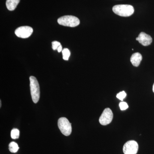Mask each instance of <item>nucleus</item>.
Listing matches in <instances>:
<instances>
[{
	"mask_svg": "<svg viewBox=\"0 0 154 154\" xmlns=\"http://www.w3.org/2000/svg\"><path fill=\"white\" fill-rule=\"evenodd\" d=\"M136 39L143 46L150 45L152 41V38L151 36L143 32L140 33L138 36L137 37Z\"/></svg>",
	"mask_w": 154,
	"mask_h": 154,
	"instance_id": "nucleus-8",
	"label": "nucleus"
},
{
	"mask_svg": "<svg viewBox=\"0 0 154 154\" xmlns=\"http://www.w3.org/2000/svg\"><path fill=\"white\" fill-rule=\"evenodd\" d=\"M58 126L61 132L65 136H68L71 134V123L66 117H61L58 119Z\"/></svg>",
	"mask_w": 154,
	"mask_h": 154,
	"instance_id": "nucleus-4",
	"label": "nucleus"
},
{
	"mask_svg": "<svg viewBox=\"0 0 154 154\" xmlns=\"http://www.w3.org/2000/svg\"><path fill=\"white\" fill-rule=\"evenodd\" d=\"M30 90L32 100L34 103H37L40 98V88L38 81L35 77H30Z\"/></svg>",
	"mask_w": 154,
	"mask_h": 154,
	"instance_id": "nucleus-2",
	"label": "nucleus"
},
{
	"mask_svg": "<svg viewBox=\"0 0 154 154\" xmlns=\"http://www.w3.org/2000/svg\"><path fill=\"white\" fill-rule=\"evenodd\" d=\"M61 45L60 42L57 41H54L52 42V48L54 50L57 49Z\"/></svg>",
	"mask_w": 154,
	"mask_h": 154,
	"instance_id": "nucleus-16",
	"label": "nucleus"
},
{
	"mask_svg": "<svg viewBox=\"0 0 154 154\" xmlns=\"http://www.w3.org/2000/svg\"><path fill=\"white\" fill-rule=\"evenodd\" d=\"M63 58L64 60H68L70 56V52L68 48H64L62 51Z\"/></svg>",
	"mask_w": 154,
	"mask_h": 154,
	"instance_id": "nucleus-12",
	"label": "nucleus"
},
{
	"mask_svg": "<svg viewBox=\"0 0 154 154\" xmlns=\"http://www.w3.org/2000/svg\"><path fill=\"white\" fill-rule=\"evenodd\" d=\"M59 25L69 27H75L79 25L80 20L77 17L72 16H65L57 20Z\"/></svg>",
	"mask_w": 154,
	"mask_h": 154,
	"instance_id": "nucleus-3",
	"label": "nucleus"
},
{
	"mask_svg": "<svg viewBox=\"0 0 154 154\" xmlns=\"http://www.w3.org/2000/svg\"><path fill=\"white\" fill-rule=\"evenodd\" d=\"M33 32V28L27 26L19 27L15 31V34L18 37L24 38L30 37Z\"/></svg>",
	"mask_w": 154,
	"mask_h": 154,
	"instance_id": "nucleus-7",
	"label": "nucleus"
},
{
	"mask_svg": "<svg viewBox=\"0 0 154 154\" xmlns=\"http://www.w3.org/2000/svg\"><path fill=\"white\" fill-rule=\"evenodd\" d=\"M9 149L10 151L12 153H16L18 151L19 147L17 143L12 142L9 145Z\"/></svg>",
	"mask_w": 154,
	"mask_h": 154,
	"instance_id": "nucleus-11",
	"label": "nucleus"
},
{
	"mask_svg": "<svg viewBox=\"0 0 154 154\" xmlns=\"http://www.w3.org/2000/svg\"><path fill=\"white\" fill-rule=\"evenodd\" d=\"M57 51L59 53L61 51H62V45H61L57 48Z\"/></svg>",
	"mask_w": 154,
	"mask_h": 154,
	"instance_id": "nucleus-17",
	"label": "nucleus"
},
{
	"mask_svg": "<svg viewBox=\"0 0 154 154\" xmlns=\"http://www.w3.org/2000/svg\"><path fill=\"white\" fill-rule=\"evenodd\" d=\"M126 96V94L124 91H122V92H119V94L116 95V97L119 100L121 101H123V99L125 98Z\"/></svg>",
	"mask_w": 154,
	"mask_h": 154,
	"instance_id": "nucleus-14",
	"label": "nucleus"
},
{
	"mask_svg": "<svg viewBox=\"0 0 154 154\" xmlns=\"http://www.w3.org/2000/svg\"><path fill=\"white\" fill-rule=\"evenodd\" d=\"M19 136V131L17 128H14L11 131V137L13 139H18Z\"/></svg>",
	"mask_w": 154,
	"mask_h": 154,
	"instance_id": "nucleus-13",
	"label": "nucleus"
},
{
	"mask_svg": "<svg viewBox=\"0 0 154 154\" xmlns=\"http://www.w3.org/2000/svg\"><path fill=\"white\" fill-rule=\"evenodd\" d=\"M138 150V145L134 140H130L125 144L123 148L124 154H136Z\"/></svg>",
	"mask_w": 154,
	"mask_h": 154,
	"instance_id": "nucleus-5",
	"label": "nucleus"
},
{
	"mask_svg": "<svg viewBox=\"0 0 154 154\" xmlns=\"http://www.w3.org/2000/svg\"><path fill=\"white\" fill-rule=\"evenodd\" d=\"M113 113L112 110L109 108L105 109L99 118V122L100 124L103 125L109 124L112 121Z\"/></svg>",
	"mask_w": 154,
	"mask_h": 154,
	"instance_id": "nucleus-6",
	"label": "nucleus"
},
{
	"mask_svg": "<svg viewBox=\"0 0 154 154\" xmlns=\"http://www.w3.org/2000/svg\"><path fill=\"white\" fill-rule=\"evenodd\" d=\"M152 90H153V92L154 93V84L153 85Z\"/></svg>",
	"mask_w": 154,
	"mask_h": 154,
	"instance_id": "nucleus-18",
	"label": "nucleus"
},
{
	"mask_svg": "<svg viewBox=\"0 0 154 154\" xmlns=\"http://www.w3.org/2000/svg\"><path fill=\"white\" fill-rule=\"evenodd\" d=\"M119 107L121 110H126L128 107V105L127 104V103L124 102H122L119 103Z\"/></svg>",
	"mask_w": 154,
	"mask_h": 154,
	"instance_id": "nucleus-15",
	"label": "nucleus"
},
{
	"mask_svg": "<svg viewBox=\"0 0 154 154\" xmlns=\"http://www.w3.org/2000/svg\"><path fill=\"white\" fill-rule=\"evenodd\" d=\"M0 107H2V102H1H1H0Z\"/></svg>",
	"mask_w": 154,
	"mask_h": 154,
	"instance_id": "nucleus-19",
	"label": "nucleus"
},
{
	"mask_svg": "<svg viewBox=\"0 0 154 154\" xmlns=\"http://www.w3.org/2000/svg\"><path fill=\"white\" fill-rule=\"evenodd\" d=\"M20 0H7L6 7L9 11H13L17 8Z\"/></svg>",
	"mask_w": 154,
	"mask_h": 154,
	"instance_id": "nucleus-10",
	"label": "nucleus"
},
{
	"mask_svg": "<svg viewBox=\"0 0 154 154\" xmlns=\"http://www.w3.org/2000/svg\"><path fill=\"white\" fill-rule=\"evenodd\" d=\"M113 11L120 17H128L134 14V10L133 7L130 5H120L113 6Z\"/></svg>",
	"mask_w": 154,
	"mask_h": 154,
	"instance_id": "nucleus-1",
	"label": "nucleus"
},
{
	"mask_svg": "<svg viewBox=\"0 0 154 154\" xmlns=\"http://www.w3.org/2000/svg\"><path fill=\"white\" fill-rule=\"evenodd\" d=\"M142 59V56L140 53L139 52L135 53L131 57V62L134 66L137 67L140 64Z\"/></svg>",
	"mask_w": 154,
	"mask_h": 154,
	"instance_id": "nucleus-9",
	"label": "nucleus"
}]
</instances>
